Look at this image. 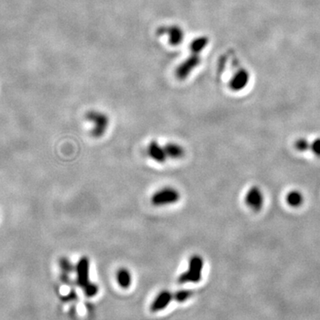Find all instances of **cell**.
Here are the masks:
<instances>
[{"label": "cell", "mask_w": 320, "mask_h": 320, "mask_svg": "<svg viewBox=\"0 0 320 320\" xmlns=\"http://www.w3.org/2000/svg\"><path fill=\"white\" fill-rule=\"evenodd\" d=\"M89 266L90 262L86 256L79 259L76 267L78 285L83 288L85 293L89 297L94 296L98 293V287L89 279Z\"/></svg>", "instance_id": "6da1fadb"}, {"label": "cell", "mask_w": 320, "mask_h": 320, "mask_svg": "<svg viewBox=\"0 0 320 320\" xmlns=\"http://www.w3.org/2000/svg\"><path fill=\"white\" fill-rule=\"evenodd\" d=\"M204 265V261L199 255H194L189 260V269L188 270L181 274L179 278V282L183 283H197L200 281L202 269Z\"/></svg>", "instance_id": "7a4b0ae2"}, {"label": "cell", "mask_w": 320, "mask_h": 320, "mask_svg": "<svg viewBox=\"0 0 320 320\" xmlns=\"http://www.w3.org/2000/svg\"><path fill=\"white\" fill-rule=\"evenodd\" d=\"M180 199V193L171 187H166L159 189L151 197V203L155 206H163L174 204Z\"/></svg>", "instance_id": "3957f363"}, {"label": "cell", "mask_w": 320, "mask_h": 320, "mask_svg": "<svg viewBox=\"0 0 320 320\" xmlns=\"http://www.w3.org/2000/svg\"><path fill=\"white\" fill-rule=\"evenodd\" d=\"M87 119L92 123L94 124V128L92 131L93 136L98 138V137H101L102 135H104L109 125V120L107 117L103 115L102 113L92 112H89Z\"/></svg>", "instance_id": "277c9868"}, {"label": "cell", "mask_w": 320, "mask_h": 320, "mask_svg": "<svg viewBox=\"0 0 320 320\" xmlns=\"http://www.w3.org/2000/svg\"><path fill=\"white\" fill-rule=\"evenodd\" d=\"M263 201V194L258 187H253L247 191L246 203L251 208L258 211L262 208Z\"/></svg>", "instance_id": "5b68a950"}, {"label": "cell", "mask_w": 320, "mask_h": 320, "mask_svg": "<svg viewBox=\"0 0 320 320\" xmlns=\"http://www.w3.org/2000/svg\"><path fill=\"white\" fill-rule=\"evenodd\" d=\"M174 300V294L170 293L169 291H162L161 293L156 297L154 301L151 304L152 311H159L163 308H166L169 304L170 301Z\"/></svg>", "instance_id": "8992f818"}, {"label": "cell", "mask_w": 320, "mask_h": 320, "mask_svg": "<svg viewBox=\"0 0 320 320\" xmlns=\"http://www.w3.org/2000/svg\"><path fill=\"white\" fill-rule=\"evenodd\" d=\"M148 154L156 162L164 163L166 160V151L165 149L158 144V142L152 141L148 146Z\"/></svg>", "instance_id": "52a82bcc"}, {"label": "cell", "mask_w": 320, "mask_h": 320, "mask_svg": "<svg viewBox=\"0 0 320 320\" xmlns=\"http://www.w3.org/2000/svg\"><path fill=\"white\" fill-rule=\"evenodd\" d=\"M164 149L166 151L167 158L178 159L182 158L184 155L183 148L176 143H167Z\"/></svg>", "instance_id": "ba28073f"}, {"label": "cell", "mask_w": 320, "mask_h": 320, "mask_svg": "<svg viewBox=\"0 0 320 320\" xmlns=\"http://www.w3.org/2000/svg\"><path fill=\"white\" fill-rule=\"evenodd\" d=\"M117 280L122 288H128L131 285L132 277L130 271L126 268H121L117 273Z\"/></svg>", "instance_id": "9c48e42d"}, {"label": "cell", "mask_w": 320, "mask_h": 320, "mask_svg": "<svg viewBox=\"0 0 320 320\" xmlns=\"http://www.w3.org/2000/svg\"><path fill=\"white\" fill-rule=\"evenodd\" d=\"M286 202L293 207H298L303 203V195L298 190H292L286 196Z\"/></svg>", "instance_id": "30bf717a"}, {"label": "cell", "mask_w": 320, "mask_h": 320, "mask_svg": "<svg viewBox=\"0 0 320 320\" xmlns=\"http://www.w3.org/2000/svg\"><path fill=\"white\" fill-rule=\"evenodd\" d=\"M192 291L189 290H181L177 293H174V300L179 302L185 301L189 299V297L192 296Z\"/></svg>", "instance_id": "8fae6325"}, {"label": "cell", "mask_w": 320, "mask_h": 320, "mask_svg": "<svg viewBox=\"0 0 320 320\" xmlns=\"http://www.w3.org/2000/svg\"><path fill=\"white\" fill-rule=\"evenodd\" d=\"M294 146L297 151L302 152V151H308L310 149V143H308V140L305 138H300L295 142Z\"/></svg>", "instance_id": "7c38bea8"}, {"label": "cell", "mask_w": 320, "mask_h": 320, "mask_svg": "<svg viewBox=\"0 0 320 320\" xmlns=\"http://www.w3.org/2000/svg\"><path fill=\"white\" fill-rule=\"evenodd\" d=\"M310 150L316 156L320 157V138H316L310 143Z\"/></svg>", "instance_id": "4fadbf2b"}, {"label": "cell", "mask_w": 320, "mask_h": 320, "mask_svg": "<svg viewBox=\"0 0 320 320\" xmlns=\"http://www.w3.org/2000/svg\"><path fill=\"white\" fill-rule=\"evenodd\" d=\"M61 266H62V270H65V271H68V272L72 271V265L67 258H62L61 260Z\"/></svg>", "instance_id": "5bb4252c"}]
</instances>
